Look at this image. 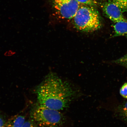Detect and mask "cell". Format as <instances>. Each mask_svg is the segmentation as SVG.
Listing matches in <instances>:
<instances>
[{"instance_id":"obj_1","label":"cell","mask_w":127,"mask_h":127,"mask_svg":"<svg viewBox=\"0 0 127 127\" xmlns=\"http://www.w3.org/2000/svg\"><path fill=\"white\" fill-rule=\"evenodd\" d=\"M36 92L39 104L59 111L68 107L75 95L69 83L52 73L45 78Z\"/></svg>"},{"instance_id":"obj_2","label":"cell","mask_w":127,"mask_h":127,"mask_svg":"<svg viewBox=\"0 0 127 127\" xmlns=\"http://www.w3.org/2000/svg\"><path fill=\"white\" fill-rule=\"evenodd\" d=\"M72 20L74 27L84 32L96 31L102 25L97 10L93 6L86 5H81Z\"/></svg>"},{"instance_id":"obj_3","label":"cell","mask_w":127,"mask_h":127,"mask_svg":"<svg viewBox=\"0 0 127 127\" xmlns=\"http://www.w3.org/2000/svg\"><path fill=\"white\" fill-rule=\"evenodd\" d=\"M31 117L39 127H60L64 121L63 114L59 111L39 104L33 109Z\"/></svg>"},{"instance_id":"obj_4","label":"cell","mask_w":127,"mask_h":127,"mask_svg":"<svg viewBox=\"0 0 127 127\" xmlns=\"http://www.w3.org/2000/svg\"><path fill=\"white\" fill-rule=\"evenodd\" d=\"M52 7L58 18L72 19L81 4L77 0H52Z\"/></svg>"},{"instance_id":"obj_5","label":"cell","mask_w":127,"mask_h":127,"mask_svg":"<svg viewBox=\"0 0 127 127\" xmlns=\"http://www.w3.org/2000/svg\"><path fill=\"white\" fill-rule=\"evenodd\" d=\"M103 9L108 18L115 23L126 20L121 9L113 3L109 1L105 3L103 5Z\"/></svg>"},{"instance_id":"obj_6","label":"cell","mask_w":127,"mask_h":127,"mask_svg":"<svg viewBox=\"0 0 127 127\" xmlns=\"http://www.w3.org/2000/svg\"><path fill=\"white\" fill-rule=\"evenodd\" d=\"M114 25V36H127V20L117 22Z\"/></svg>"},{"instance_id":"obj_7","label":"cell","mask_w":127,"mask_h":127,"mask_svg":"<svg viewBox=\"0 0 127 127\" xmlns=\"http://www.w3.org/2000/svg\"><path fill=\"white\" fill-rule=\"evenodd\" d=\"M25 121L24 116L16 115L7 121L5 127H22Z\"/></svg>"},{"instance_id":"obj_8","label":"cell","mask_w":127,"mask_h":127,"mask_svg":"<svg viewBox=\"0 0 127 127\" xmlns=\"http://www.w3.org/2000/svg\"><path fill=\"white\" fill-rule=\"evenodd\" d=\"M119 6L123 11L127 10V0H109Z\"/></svg>"},{"instance_id":"obj_9","label":"cell","mask_w":127,"mask_h":127,"mask_svg":"<svg viewBox=\"0 0 127 127\" xmlns=\"http://www.w3.org/2000/svg\"><path fill=\"white\" fill-rule=\"evenodd\" d=\"M114 63L124 66L127 69V53L122 58L115 60Z\"/></svg>"},{"instance_id":"obj_10","label":"cell","mask_w":127,"mask_h":127,"mask_svg":"<svg viewBox=\"0 0 127 127\" xmlns=\"http://www.w3.org/2000/svg\"><path fill=\"white\" fill-rule=\"evenodd\" d=\"M120 93L123 97L127 99V82L124 84L122 87Z\"/></svg>"},{"instance_id":"obj_11","label":"cell","mask_w":127,"mask_h":127,"mask_svg":"<svg viewBox=\"0 0 127 127\" xmlns=\"http://www.w3.org/2000/svg\"><path fill=\"white\" fill-rule=\"evenodd\" d=\"M81 4L86 5L92 6L95 5V2L93 0H77Z\"/></svg>"},{"instance_id":"obj_12","label":"cell","mask_w":127,"mask_h":127,"mask_svg":"<svg viewBox=\"0 0 127 127\" xmlns=\"http://www.w3.org/2000/svg\"><path fill=\"white\" fill-rule=\"evenodd\" d=\"M22 127H39L32 120L25 121Z\"/></svg>"},{"instance_id":"obj_13","label":"cell","mask_w":127,"mask_h":127,"mask_svg":"<svg viewBox=\"0 0 127 127\" xmlns=\"http://www.w3.org/2000/svg\"><path fill=\"white\" fill-rule=\"evenodd\" d=\"M6 122L5 119L0 115V127H5Z\"/></svg>"},{"instance_id":"obj_14","label":"cell","mask_w":127,"mask_h":127,"mask_svg":"<svg viewBox=\"0 0 127 127\" xmlns=\"http://www.w3.org/2000/svg\"><path fill=\"white\" fill-rule=\"evenodd\" d=\"M123 113L125 117L127 119V102L124 105L123 108Z\"/></svg>"},{"instance_id":"obj_15","label":"cell","mask_w":127,"mask_h":127,"mask_svg":"<svg viewBox=\"0 0 127 127\" xmlns=\"http://www.w3.org/2000/svg\"><path fill=\"white\" fill-rule=\"evenodd\" d=\"M15 53V52H12L11 50H9V51L6 52L4 54L5 56H11L13 55Z\"/></svg>"}]
</instances>
